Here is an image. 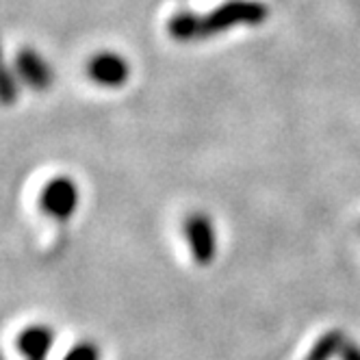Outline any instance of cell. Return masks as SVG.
<instances>
[{
    "label": "cell",
    "instance_id": "6da1fadb",
    "mask_svg": "<svg viewBox=\"0 0 360 360\" xmlns=\"http://www.w3.org/2000/svg\"><path fill=\"white\" fill-rule=\"evenodd\" d=\"M267 18V7L254 0H230L217 7L209 15L178 13L169 20V35L187 41L195 37H207L221 31H228L237 24H259Z\"/></svg>",
    "mask_w": 360,
    "mask_h": 360
},
{
    "label": "cell",
    "instance_id": "7a4b0ae2",
    "mask_svg": "<svg viewBox=\"0 0 360 360\" xmlns=\"http://www.w3.org/2000/svg\"><path fill=\"white\" fill-rule=\"evenodd\" d=\"M79 207V189L74 180L59 176L53 178L41 191V211L55 219H68Z\"/></svg>",
    "mask_w": 360,
    "mask_h": 360
},
{
    "label": "cell",
    "instance_id": "3957f363",
    "mask_svg": "<svg viewBox=\"0 0 360 360\" xmlns=\"http://www.w3.org/2000/svg\"><path fill=\"white\" fill-rule=\"evenodd\" d=\"M185 235H187L195 263H200V265L213 263L217 241H215V228H213L211 219L202 213L189 215L185 221Z\"/></svg>",
    "mask_w": 360,
    "mask_h": 360
},
{
    "label": "cell",
    "instance_id": "277c9868",
    "mask_svg": "<svg viewBox=\"0 0 360 360\" xmlns=\"http://www.w3.org/2000/svg\"><path fill=\"white\" fill-rule=\"evenodd\" d=\"M131 74L126 59L115 53H100L89 61V76L102 87H122Z\"/></svg>",
    "mask_w": 360,
    "mask_h": 360
},
{
    "label": "cell",
    "instance_id": "5b68a950",
    "mask_svg": "<svg viewBox=\"0 0 360 360\" xmlns=\"http://www.w3.org/2000/svg\"><path fill=\"white\" fill-rule=\"evenodd\" d=\"M18 347L27 360H46V354L53 347V332L44 326L27 328L20 334Z\"/></svg>",
    "mask_w": 360,
    "mask_h": 360
},
{
    "label": "cell",
    "instance_id": "8992f818",
    "mask_svg": "<svg viewBox=\"0 0 360 360\" xmlns=\"http://www.w3.org/2000/svg\"><path fill=\"white\" fill-rule=\"evenodd\" d=\"M18 72L35 89H46L50 85V70L33 50H22L18 55Z\"/></svg>",
    "mask_w": 360,
    "mask_h": 360
},
{
    "label": "cell",
    "instance_id": "52a82bcc",
    "mask_svg": "<svg viewBox=\"0 0 360 360\" xmlns=\"http://www.w3.org/2000/svg\"><path fill=\"white\" fill-rule=\"evenodd\" d=\"M63 360H100V352L94 343H79L65 354Z\"/></svg>",
    "mask_w": 360,
    "mask_h": 360
},
{
    "label": "cell",
    "instance_id": "ba28073f",
    "mask_svg": "<svg viewBox=\"0 0 360 360\" xmlns=\"http://www.w3.org/2000/svg\"><path fill=\"white\" fill-rule=\"evenodd\" d=\"M337 347H339V337H337V334H330V337H323L319 341V345L311 352V358H308V360H328L330 354Z\"/></svg>",
    "mask_w": 360,
    "mask_h": 360
}]
</instances>
